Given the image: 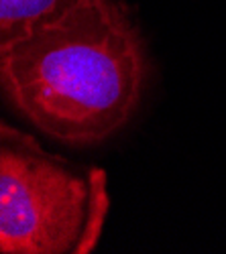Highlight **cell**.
<instances>
[{
  "instance_id": "obj_1",
  "label": "cell",
  "mask_w": 226,
  "mask_h": 254,
  "mask_svg": "<svg viewBox=\"0 0 226 254\" xmlns=\"http://www.w3.org/2000/svg\"><path fill=\"white\" fill-rule=\"evenodd\" d=\"M151 53L127 0H75L0 45V88L33 128L68 146H98L143 108Z\"/></svg>"
},
{
  "instance_id": "obj_2",
  "label": "cell",
  "mask_w": 226,
  "mask_h": 254,
  "mask_svg": "<svg viewBox=\"0 0 226 254\" xmlns=\"http://www.w3.org/2000/svg\"><path fill=\"white\" fill-rule=\"evenodd\" d=\"M110 211L106 171L0 124V252L90 254Z\"/></svg>"
},
{
  "instance_id": "obj_3",
  "label": "cell",
  "mask_w": 226,
  "mask_h": 254,
  "mask_svg": "<svg viewBox=\"0 0 226 254\" xmlns=\"http://www.w3.org/2000/svg\"><path fill=\"white\" fill-rule=\"evenodd\" d=\"M75 0H0V45L23 35L41 20L66 10Z\"/></svg>"
}]
</instances>
